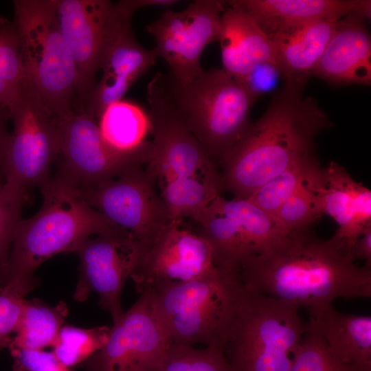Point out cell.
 <instances>
[{"instance_id":"obj_1","label":"cell","mask_w":371,"mask_h":371,"mask_svg":"<svg viewBox=\"0 0 371 371\" xmlns=\"http://www.w3.org/2000/svg\"><path fill=\"white\" fill-rule=\"evenodd\" d=\"M355 262L345 240L319 238L310 224L279 234L236 275L246 290L304 308L316 319L337 298L371 297V266Z\"/></svg>"},{"instance_id":"obj_2","label":"cell","mask_w":371,"mask_h":371,"mask_svg":"<svg viewBox=\"0 0 371 371\" xmlns=\"http://www.w3.org/2000/svg\"><path fill=\"white\" fill-rule=\"evenodd\" d=\"M302 90L284 85L276 92L264 114L223 157L222 191L247 199L272 178L315 156V138L334 124Z\"/></svg>"},{"instance_id":"obj_3","label":"cell","mask_w":371,"mask_h":371,"mask_svg":"<svg viewBox=\"0 0 371 371\" xmlns=\"http://www.w3.org/2000/svg\"><path fill=\"white\" fill-rule=\"evenodd\" d=\"M40 190L43 204L36 214L19 223L5 272L4 288L26 294L37 285L34 272L44 262L61 253H75L93 235L119 229L56 175Z\"/></svg>"},{"instance_id":"obj_4","label":"cell","mask_w":371,"mask_h":371,"mask_svg":"<svg viewBox=\"0 0 371 371\" xmlns=\"http://www.w3.org/2000/svg\"><path fill=\"white\" fill-rule=\"evenodd\" d=\"M240 289L237 276L218 266L199 278L157 284L143 293L171 344H202L223 350Z\"/></svg>"},{"instance_id":"obj_5","label":"cell","mask_w":371,"mask_h":371,"mask_svg":"<svg viewBox=\"0 0 371 371\" xmlns=\"http://www.w3.org/2000/svg\"><path fill=\"white\" fill-rule=\"evenodd\" d=\"M173 106L215 166L250 125L249 114L258 98L241 81L223 69L205 71L183 82L162 73Z\"/></svg>"},{"instance_id":"obj_6","label":"cell","mask_w":371,"mask_h":371,"mask_svg":"<svg viewBox=\"0 0 371 371\" xmlns=\"http://www.w3.org/2000/svg\"><path fill=\"white\" fill-rule=\"evenodd\" d=\"M306 330L299 308L240 283L224 354L231 371H289Z\"/></svg>"},{"instance_id":"obj_7","label":"cell","mask_w":371,"mask_h":371,"mask_svg":"<svg viewBox=\"0 0 371 371\" xmlns=\"http://www.w3.org/2000/svg\"><path fill=\"white\" fill-rule=\"evenodd\" d=\"M14 20L24 74L53 117L77 108V71L58 25L54 0H15Z\"/></svg>"},{"instance_id":"obj_8","label":"cell","mask_w":371,"mask_h":371,"mask_svg":"<svg viewBox=\"0 0 371 371\" xmlns=\"http://www.w3.org/2000/svg\"><path fill=\"white\" fill-rule=\"evenodd\" d=\"M55 119L59 133L60 166L55 175L80 193L130 169L148 165L155 154L151 141L139 149L121 153L103 139L96 120L73 111Z\"/></svg>"},{"instance_id":"obj_9","label":"cell","mask_w":371,"mask_h":371,"mask_svg":"<svg viewBox=\"0 0 371 371\" xmlns=\"http://www.w3.org/2000/svg\"><path fill=\"white\" fill-rule=\"evenodd\" d=\"M9 109L13 131L5 183L30 196V190L41 188L51 178V166L59 154L58 129L55 119L25 74Z\"/></svg>"},{"instance_id":"obj_10","label":"cell","mask_w":371,"mask_h":371,"mask_svg":"<svg viewBox=\"0 0 371 371\" xmlns=\"http://www.w3.org/2000/svg\"><path fill=\"white\" fill-rule=\"evenodd\" d=\"M58 27L74 61L77 76V108L95 84V76L121 24L131 19L120 1L54 0Z\"/></svg>"},{"instance_id":"obj_11","label":"cell","mask_w":371,"mask_h":371,"mask_svg":"<svg viewBox=\"0 0 371 371\" xmlns=\"http://www.w3.org/2000/svg\"><path fill=\"white\" fill-rule=\"evenodd\" d=\"M136 167L80 193L93 208L141 245L154 240L172 223L156 190V176Z\"/></svg>"},{"instance_id":"obj_12","label":"cell","mask_w":371,"mask_h":371,"mask_svg":"<svg viewBox=\"0 0 371 371\" xmlns=\"http://www.w3.org/2000/svg\"><path fill=\"white\" fill-rule=\"evenodd\" d=\"M212 245L217 266L236 273L241 264L283 233L275 219L247 199L218 196L194 221Z\"/></svg>"},{"instance_id":"obj_13","label":"cell","mask_w":371,"mask_h":371,"mask_svg":"<svg viewBox=\"0 0 371 371\" xmlns=\"http://www.w3.org/2000/svg\"><path fill=\"white\" fill-rule=\"evenodd\" d=\"M225 7V1L196 0L182 11L166 10L146 26L159 58L165 60L177 80L189 82L204 71L201 56L207 45L218 41Z\"/></svg>"},{"instance_id":"obj_14","label":"cell","mask_w":371,"mask_h":371,"mask_svg":"<svg viewBox=\"0 0 371 371\" xmlns=\"http://www.w3.org/2000/svg\"><path fill=\"white\" fill-rule=\"evenodd\" d=\"M147 99L155 154L146 166L158 183L218 172L171 102L162 73L157 72L149 82Z\"/></svg>"},{"instance_id":"obj_15","label":"cell","mask_w":371,"mask_h":371,"mask_svg":"<svg viewBox=\"0 0 371 371\" xmlns=\"http://www.w3.org/2000/svg\"><path fill=\"white\" fill-rule=\"evenodd\" d=\"M171 343L147 293L113 322L104 346L85 371H155Z\"/></svg>"},{"instance_id":"obj_16","label":"cell","mask_w":371,"mask_h":371,"mask_svg":"<svg viewBox=\"0 0 371 371\" xmlns=\"http://www.w3.org/2000/svg\"><path fill=\"white\" fill-rule=\"evenodd\" d=\"M139 243L121 229L89 238L75 251L80 260L79 278L74 299L98 295L99 304L117 321L124 313L121 295L137 262Z\"/></svg>"},{"instance_id":"obj_17","label":"cell","mask_w":371,"mask_h":371,"mask_svg":"<svg viewBox=\"0 0 371 371\" xmlns=\"http://www.w3.org/2000/svg\"><path fill=\"white\" fill-rule=\"evenodd\" d=\"M217 266L210 243L199 234L172 223L154 240L140 244L130 276L140 294L157 284L199 278Z\"/></svg>"},{"instance_id":"obj_18","label":"cell","mask_w":371,"mask_h":371,"mask_svg":"<svg viewBox=\"0 0 371 371\" xmlns=\"http://www.w3.org/2000/svg\"><path fill=\"white\" fill-rule=\"evenodd\" d=\"M271 38L319 21H337L352 12L370 19L368 0H234Z\"/></svg>"},{"instance_id":"obj_19","label":"cell","mask_w":371,"mask_h":371,"mask_svg":"<svg viewBox=\"0 0 371 371\" xmlns=\"http://www.w3.org/2000/svg\"><path fill=\"white\" fill-rule=\"evenodd\" d=\"M365 18L352 12L338 25L312 76L330 84H371V39Z\"/></svg>"},{"instance_id":"obj_20","label":"cell","mask_w":371,"mask_h":371,"mask_svg":"<svg viewBox=\"0 0 371 371\" xmlns=\"http://www.w3.org/2000/svg\"><path fill=\"white\" fill-rule=\"evenodd\" d=\"M225 2L218 40L221 47L222 69L243 81L262 65H271L277 68L271 38L246 10Z\"/></svg>"},{"instance_id":"obj_21","label":"cell","mask_w":371,"mask_h":371,"mask_svg":"<svg viewBox=\"0 0 371 371\" xmlns=\"http://www.w3.org/2000/svg\"><path fill=\"white\" fill-rule=\"evenodd\" d=\"M319 199L322 214L335 221V234L352 249L371 225V191L355 181L344 167L331 161L324 168Z\"/></svg>"},{"instance_id":"obj_22","label":"cell","mask_w":371,"mask_h":371,"mask_svg":"<svg viewBox=\"0 0 371 371\" xmlns=\"http://www.w3.org/2000/svg\"><path fill=\"white\" fill-rule=\"evenodd\" d=\"M338 21H319L271 37L285 86L303 89L335 32Z\"/></svg>"},{"instance_id":"obj_23","label":"cell","mask_w":371,"mask_h":371,"mask_svg":"<svg viewBox=\"0 0 371 371\" xmlns=\"http://www.w3.org/2000/svg\"><path fill=\"white\" fill-rule=\"evenodd\" d=\"M313 320L328 351L341 362L371 368V317L345 314L333 307Z\"/></svg>"},{"instance_id":"obj_24","label":"cell","mask_w":371,"mask_h":371,"mask_svg":"<svg viewBox=\"0 0 371 371\" xmlns=\"http://www.w3.org/2000/svg\"><path fill=\"white\" fill-rule=\"evenodd\" d=\"M160 196L172 223L195 221L222 192L220 172L177 178L160 185Z\"/></svg>"},{"instance_id":"obj_25","label":"cell","mask_w":371,"mask_h":371,"mask_svg":"<svg viewBox=\"0 0 371 371\" xmlns=\"http://www.w3.org/2000/svg\"><path fill=\"white\" fill-rule=\"evenodd\" d=\"M67 314L64 302L51 306L37 298L24 299L17 329L8 348L53 347Z\"/></svg>"},{"instance_id":"obj_26","label":"cell","mask_w":371,"mask_h":371,"mask_svg":"<svg viewBox=\"0 0 371 371\" xmlns=\"http://www.w3.org/2000/svg\"><path fill=\"white\" fill-rule=\"evenodd\" d=\"M98 124L104 141L113 150L129 153L142 148L150 133L149 115L137 104L120 100L110 105Z\"/></svg>"},{"instance_id":"obj_27","label":"cell","mask_w":371,"mask_h":371,"mask_svg":"<svg viewBox=\"0 0 371 371\" xmlns=\"http://www.w3.org/2000/svg\"><path fill=\"white\" fill-rule=\"evenodd\" d=\"M125 20L120 26L104 58L101 69L109 75L133 84L159 58L156 51L146 49L137 41L131 24Z\"/></svg>"},{"instance_id":"obj_28","label":"cell","mask_w":371,"mask_h":371,"mask_svg":"<svg viewBox=\"0 0 371 371\" xmlns=\"http://www.w3.org/2000/svg\"><path fill=\"white\" fill-rule=\"evenodd\" d=\"M322 168L316 156L306 159L268 181L247 199L274 218L282 204Z\"/></svg>"},{"instance_id":"obj_29","label":"cell","mask_w":371,"mask_h":371,"mask_svg":"<svg viewBox=\"0 0 371 371\" xmlns=\"http://www.w3.org/2000/svg\"><path fill=\"white\" fill-rule=\"evenodd\" d=\"M324 168L301 186L280 207L274 216L284 232L310 224L322 214L320 207L319 188Z\"/></svg>"},{"instance_id":"obj_30","label":"cell","mask_w":371,"mask_h":371,"mask_svg":"<svg viewBox=\"0 0 371 371\" xmlns=\"http://www.w3.org/2000/svg\"><path fill=\"white\" fill-rule=\"evenodd\" d=\"M24 76L14 23L0 16V105L10 108Z\"/></svg>"},{"instance_id":"obj_31","label":"cell","mask_w":371,"mask_h":371,"mask_svg":"<svg viewBox=\"0 0 371 371\" xmlns=\"http://www.w3.org/2000/svg\"><path fill=\"white\" fill-rule=\"evenodd\" d=\"M110 328L105 326L91 328L63 326L52 352L61 363L71 368L85 362L104 346Z\"/></svg>"},{"instance_id":"obj_32","label":"cell","mask_w":371,"mask_h":371,"mask_svg":"<svg viewBox=\"0 0 371 371\" xmlns=\"http://www.w3.org/2000/svg\"><path fill=\"white\" fill-rule=\"evenodd\" d=\"M289 371H371V368L345 364L328 351L315 322L311 319Z\"/></svg>"},{"instance_id":"obj_33","label":"cell","mask_w":371,"mask_h":371,"mask_svg":"<svg viewBox=\"0 0 371 371\" xmlns=\"http://www.w3.org/2000/svg\"><path fill=\"white\" fill-rule=\"evenodd\" d=\"M155 371H231L223 350L171 344Z\"/></svg>"},{"instance_id":"obj_34","label":"cell","mask_w":371,"mask_h":371,"mask_svg":"<svg viewBox=\"0 0 371 371\" xmlns=\"http://www.w3.org/2000/svg\"><path fill=\"white\" fill-rule=\"evenodd\" d=\"M29 196L6 183L0 185V291L21 212Z\"/></svg>"},{"instance_id":"obj_35","label":"cell","mask_w":371,"mask_h":371,"mask_svg":"<svg viewBox=\"0 0 371 371\" xmlns=\"http://www.w3.org/2000/svg\"><path fill=\"white\" fill-rule=\"evenodd\" d=\"M25 294L5 288L0 291V355L12 342L19 322Z\"/></svg>"},{"instance_id":"obj_36","label":"cell","mask_w":371,"mask_h":371,"mask_svg":"<svg viewBox=\"0 0 371 371\" xmlns=\"http://www.w3.org/2000/svg\"><path fill=\"white\" fill-rule=\"evenodd\" d=\"M14 371H71L53 352L43 350L10 348Z\"/></svg>"},{"instance_id":"obj_37","label":"cell","mask_w":371,"mask_h":371,"mask_svg":"<svg viewBox=\"0 0 371 371\" xmlns=\"http://www.w3.org/2000/svg\"><path fill=\"white\" fill-rule=\"evenodd\" d=\"M278 69L271 65H264L254 71L243 82L257 97L269 89L275 82Z\"/></svg>"},{"instance_id":"obj_38","label":"cell","mask_w":371,"mask_h":371,"mask_svg":"<svg viewBox=\"0 0 371 371\" xmlns=\"http://www.w3.org/2000/svg\"><path fill=\"white\" fill-rule=\"evenodd\" d=\"M10 119L9 108L0 105V185L5 183L11 133L7 128Z\"/></svg>"},{"instance_id":"obj_39","label":"cell","mask_w":371,"mask_h":371,"mask_svg":"<svg viewBox=\"0 0 371 371\" xmlns=\"http://www.w3.org/2000/svg\"><path fill=\"white\" fill-rule=\"evenodd\" d=\"M353 259L365 260L366 265L371 266V225L364 230L351 249Z\"/></svg>"}]
</instances>
